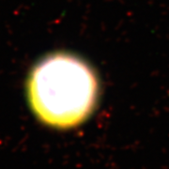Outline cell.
<instances>
[{
  "label": "cell",
  "mask_w": 169,
  "mask_h": 169,
  "mask_svg": "<svg viewBox=\"0 0 169 169\" xmlns=\"http://www.w3.org/2000/svg\"><path fill=\"white\" fill-rule=\"evenodd\" d=\"M30 107L42 123L70 129L92 113L98 81L88 65L69 54L51 55L30 73L28 83Z\"/></svg>",
  "instance_id": "1"
}]
</instances>
